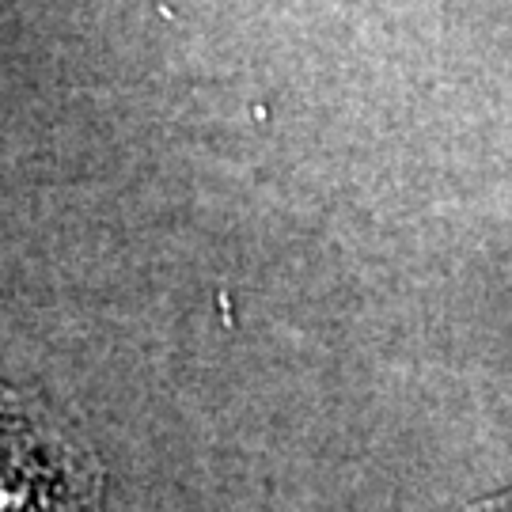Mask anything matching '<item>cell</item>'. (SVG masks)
I'll use <instances>...</instances> for the list:
<instances>
[{
    "instance_id": "cell-1",
    "label": "cell",
    "mask_w": 512,
    "mask_h": 512,
    "mask_svg": "<svg viewBox=\"0 0 512 512\" xmlns=\"http://www.w3.org/2000/svg\"><path fill=\"white\" fill-rule=\"evenodd\" d=\"M95 452L35 395L0 384V512H103Z\"/></svg>"
},
{
    "instance_id": "cell-2",
    "label": "cell",
    "mask_w": 512,
    "mask_h": 512,
    "mask_svg": "<svg viewBox=\"0 0 512 512\" xmlns=\"http://www.w3.org/2000/svg\"><path fill=\"white\" fill-rule=\"evenodd\" d=\"M459 512H512V486L509 490H497L490 497H478V501L463 505Z\"/></svg>"
}]
</instances>
